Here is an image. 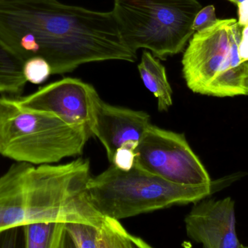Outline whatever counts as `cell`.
<instances>
[{
  "label": "cell",
  "instance_id": "cell-1",
  "mask_svg": "<svg viewBox=\"0 0 248 248\" xmlns=\"http://www.w3.org/2000/svg\"><path fill=\"white\" fill-rule=\"evenodd\" d=\"M0 36L24 61L45 58L52 74L71 73L89 63L137 60L112 11L58 0H0Z\"/></svg>",
  "mask_w": 248,
  "mask_h": 248
},
{
  "label": "cell",
  "instance_id": "cell-2",
  "mask_svg": "<svg viewBox=\"0 0 248 248\" xmlns=\"http://www.w3.org/2000/svg\"><path fill=\"white\" fill-rule=\"evenodd\" d=\"M90 160L53 165L16 162L0 177V234L36 222L100 226L106 219L87 192Z\"/></svg>",
  "mask_w": 248,
  "mask_h": 248
},
{
  "label": "cell",
  "instance_id": "cell-3",
  "mask_svg": "<svg viewBox=\"0 0 248 248\" xmlns=\"http://www.w3.org/2000/svg\"><path fill=\"white\" fill-rule=\"evenodd\" d=\"M84 125L54 114L29 110L15 97H0V154L16 162L53 164L82 154L91 135Z\"/></svg>",
  "mask_w": 248,
  "mask_h": 248
},
{
  "label": "cell",
  "instance_id": "cell-4",
  "mask_svg": "<svg viewBox=\"0 0 248 248\" xmlns=\"http://www.w3.org/2000/svg\"><path fill=\"white\" fill-rule=\"evenodd\" d=\"M243 28L237 19H217L194 33L182 60L189 90L218 98L248 96V61L239 52Z\"/></svg>",
  "mask_w": 248,
  "mask_h": 248
},
{
  "label": "cell",
  "instance_id": "cell-5",
  "mask_svg": "<svg viewBox=\"0 0 248 248\" xmlns=\"http://www.w3.org/2000/svg\"><path fill=\"white\" fill-rule=\"evenodd\" d=\"M87 192L97 211L120 220L173 205L196 203L208 198L213 190L170 183L135 164L129 170L112 164L90 179Z\"/></svg>",
  "mask_w": 248,
  "mask_h": 248
},
{
  "label": "cell",
  "instance_id": "cell-6",
  "mask_svg": "<svg viewBox=\"0 0 248 248\" xmlns=\"http://www.w3.org/2000/svg\"><path fill=\"white\" fill-rule=\"evenodd\" d=\"M198 0H113V16L125 45L166 61L183 52L195 33Z\"/></svg>",
  "mask_w": 248,
  "mask_h": 248
},
{
  "label": "cell",
  "instance_id": "cell-7",
  "mask_svg": "<svg viewBox=\"0 0 248 248\" xmlns=\"http://www.w3.org/2000/svg\"><path fill=\"white\" fill-rule=\"evenodd\" d=\"M140 168L180 186L214 190L208 170L185 134L150 125L135 151Z\"/></svg>",
  "mask_w": 248,
  "mask_h": 248
},
{
  "label": "cell",
  "instance_id": "cell-8",
  "mask_svg": "<svg viewBox=\"0 0 248 248\" xmlns=\"http://www.w3.org/2000/svg\"><path fill=\"white\" fill-rule=\"evenodd\" d=\"M98 96L93 84L80 79L65 77L29 96L15 99L24 109L54 114L68 123L90 129L93 106Z\"/></svg>",
  "mask_w": 248,
  "mask_h": 248
},
{
  "label": "cell",
  "instance_id": "cell-9",
  "mask_svg": "<svg viewBox=\"0 0 248 248\" xmlns=\"http://www.w3.org/2000/svg\"><path fill=\"white\" fill-rule=\"evenodd\" d=\"M150 125V115L143 111L109 104L100 96L94 100L90 132L104 146L110 163L121 147L136 151Z\"/></svg>",
  "mask_w": 248,
  "mask_h": 248
},
{
  "label": "cell",
  "instance_id": "cell-10",
  "mask_svg": "<svg viewBox=\"0 0 248 248\" xmlns=\"http://www.w3.org/2000/svg\"><path fill=\"white\" fill-rule=\"evenodd\" d=\"M205 199L195 203L185 218L189 238L206 248H240L232 198Z\"/></svg>",
  "mask_w": 248,
  "mask_h": 248
},
{
  "label": "cell",
  "instance_id": "cell-11",
  "mask_svg": "<svg viewBox=\"0 0 248 248\" xmlns=\"http://www.w3.org/2000/svg\"><path fill=\"white\" fill-rule=\"evenodd\" d=\"M71 247L78 248H150L147 242L130 234L119 220L107 216L100 226L65 224Z\"/></svg>",
  "mask_w": 248,
  "mask_h": 248
},
{
  "label": "cell",
  "instance_id": "cell-12",
  "mask_svg": "<svg viewBox=\"0 0 248 248\" xmlns=\"http://www.w3.org/2000/svg\"><path fill=\"white\" fill-rule=\"evenodd\" d=\"M137 68L146 88L157 99L158 110H169L173 104V90L168 80L166 67L160 59L144 50Z\"/></svg>",
  "mask_w": 248,
  "mask_h": 248
},
{
  "label": "cell",
  "instance_id": "cell-13",
  "mask_svg": "<svg viewBox=\"0 0 248 248\" xmlns=\"http://www.w3.org/2000/svg\"><path fill=\"white\" fill-rule=\"evenodd\" d=\"M25 61L0 36V93L20 97L26 87Z\"/></svg>",
  "mask_w": 248,
  "mask_h": 248
},
{
  "label": "cell",
  "instance_id": "cell-14",
  "mask_svg": "<svg viewBox=\"0 0 248 248\" xmlns=\"http://www.w3.org/2000/svg\"><path fill=\"white\" fill-rule=\"evenodd\" d=\"M26 248H62L66 247L65 223L47 221L23 226Z\"/></svg>",
  "mask_w": 248,
  "mask_h": 248
},
{
  "label": "cell",
  "instance_id": "cell-15",
  "mask_svg": "<svg viewBox=\"0 0 248 248\" xmlns=\"http://www.w3.org/2000/svg\"><path fill=\"white\" fill-rule=\"evenodd\" d=\"M23 71L26 81L34 84H42L52 75L50 64L40 56L32 57L26 60Z\"/></svg>",
  "mask_w": 248,
  "mask_h": 248
},
{
  "label": "cell",
  "instance_id": "cell-16",
  "mask_svg": "<svg viewBox=\"0 0 248 248\" xmlns=\"http://www.w3.org/2000/svg\"><path fill=\"white\" fill-rule=\"evenodd\" d=\"M217 20L215 7L214 5H208L202 7L197 13L192 28L195 32H198L214 24Z\"/></svg>",
  "mask_w": 248,
  "mask_h": 248
},
{
  "label": "cell",
  "instance_id": "cell-17",
  "mask_svg": "<svg viewBox=\"0 0 248 248\" xmlns=\"http://www.w3.org/2000/svg\"><path fill=\"white\" fill-rule=\"evenodd\" d=\"M135 150L128 147H122L115 153L112 164L121 170H129L135 164Z\"/></svg>",
  "mask_w": 248,
  "mask_h": 248
},
{
  "label": "cell",
  "instance_id": "cell-18",
  "mask_svg": "<svg viewBox=\"0 0 248 248\" xmlns=\"http://www.w3.org/2000/svg\"><path fill=\"white\" fill-rule=\"evenodd\" d=\"M240 58L243 61H248V25L243 28L241 41L239 47Z\"/></svg>",
  "mask_w": 248,
  "mask_h": 248
},
{
  "label": "cell",
  "instance_id": "cell-19",
  "mask_svg": "<svg viewBox=\"0 0 248 248\" xmlns=\"http://www.w3.org/2000/svg\"><path fill=\"white\" fill-rule=\"evenodd\" d=\"M238 7V22L240 26L245 27L248 25V0L237 4Z\"/></svg>",
  "mask_w": 248,
  "mask_h": 248
},
{
  "label": "cell",
  "instance_id": "cell-20",
  "mask_svg": "<svg viewBox=\"0 0 248 248\" xmlns=\"http://www.w3.org/2000/svg\"><path fill=\"white\" fill-rule=\"evenodd\" d=\"M227 1H230V2L234 3L235 4H240V3L243 2V1H246V0H227Z\"/></svg>",
  "mask_w": 248,
  "mask_h": 248
}]
</instances>
